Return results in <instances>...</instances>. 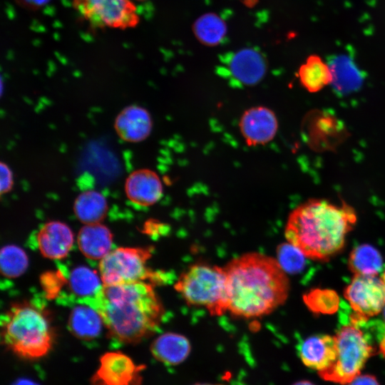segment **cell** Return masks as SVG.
Wrapping results in <instances>:
<instances>
[{"mask_svg":"<svg viewBox=\"0 0 385 385\" xmlns=\"http://www.w3.org/2000/svg\"><path fill=\"white\" fill-rule=\"evenodd\" d=\"M68 282L71 291L82 299L94 296L103 285L100 274L85 266L74 268Z\"/></svg>","mask_w":385,"mask_h":385,"instance_id":"obj_25","label":"cell"},{"mask_svg":"<svg viewBox=\"0 0 385 385\" xmlns=\"http://www.w3.org/2000/svg\"><path fill=\"white\" fill-rule=\"evenodd\" d=\"M307 307L314 312L330 314L334 312L339 304L337 294L331 290L316 289L304 296Z\"/></svg>","mask_w":385,"mask_h":385,"instance_id":"obj_27","label":"cell"},{"mask_svg":"<svg viewBox=\"0 0 385 385\" xmlns=\"http://www.w3.org/2000/svg\"><path fill=\"white\" fill-rule=\"evenodd\" d=\"M349 385H379L375 376L369 374L359 375Z\"/></svg>","mask_w":385,"mask_h":385,"instance_id":"obj_30","label":"cell"},{"mask_svg":"<svg viewBox=\"0 0 385 385\" xmlns=\"http://www.w3.org/2000/svg\"><path fill=\"white\" fill-rule=\"evenodd\" d=\"M24 4L31 7H39L47 4L50 0H20Z\"/></svg>","mask_w":385,"mask_h":385,"instance_id":"obj_31","label":"cell"},{"mask_svg":"<svg viewBox=\"0 0 385 385\" xmlns=\"http://www.w3.org/2000/svg\"><path fill=\"white\" fill-rule=\"evenodd\" d=\"M138 1H143V0H138Z\"/></svg>","mask_w":385,"mask_h":385,"instance_id":"obj_38","label":"cell"},{"mask_svg":"<svg viewBox=\"0 0 385 385\" xmlns=\"http://www.w3.org/2000/svg\"><path fill=\"white\" fill-rule=\"evenodd\" d=\"M12 385H38L36 383L27 380V379H19L14 382Z\"/></svg>","mask_w":385,"mask_h":385,"instance_id":"obj_32","label":"cell"},{"mask_svg":"<svg viewBox=\"0 0 385 385\" xmlns=\"http://www.w3.org/2000/svg\"><path fill=\"white\" fill-rule=\"evenodd\" d=\"M277 255V261L286 272L297 273L304 267L306 257L289 242L279 245Z\"/></svg>","mask_w":385,"mask_h":385,"instance_id":"obj_28","label":"cell"},{"mask_svg":"<svg viewBox=\"0 0 385 385\" xmlns=\"http://www.w3.org/2000/svg\"><path fill=\"white\" fill-rule=\"evenodd\" d=\"M124 188L128 199L142 207L155 204L163 194V186L158 175L148 168L130 173L125 181Z\"/></svg>","mask_w":385,"mask_h":385,"instance_id":"obj_13","label":"cell"},{"mask_svg":"<svg viewBox=\"0 0 385 385\" xmlns=\"http://www.w3.org/2000/svg\"><path fill=\"white\" fill-rule=\"evenodd\" d=\"M189 340L183 335L166 332L154 339L150 352L158 361L170 366L181 364L190 353Z\"/></svg>","mask_w":385,"mask_h":385,"instance_id":"obj_17","label":"cell"},{"mask_svg":"<svg viewBox=\"0 0 385 385\" xmlns=\"http://www.w3.org/2000/svg\"><path fill=\"white\" fill-rule=\"evenodd\" d=\"M114 128L121 140L128 143H139L150 135L153 120L145 108L130 105L118 114L115 119Z\"/></svg>","mask_w":385,"mask_h":385,"instance_id":"obj_14","label":"cell"},{"mask_svg":"<svg viewBox=\"0 0 385 385\" xmlns=\"http://www.w3.org/2000/svg\"><path fill=\"white\" fill-rule=\"evenodd\" d=\"M1 340L18 356L34 360L51 351L54 334L40 308L29 303L18 304L1 318Z\"/></svg>","mask_w":385,"mask_h":385,"instance_id":"obj_4","label":"cell"},{"mask_svg":"<svg viewBox=\"0 0 385 385\" xmlns=\"http://www.w3.org/2000/svg\"><path fill=\"white\" fill-rule=\"evenodd\" d=\"M344 294L354 312L351 322L355 324L379 314L385 307V283L377 275H354Z\"/></svg>","mask_w":385,"mask_h":385,"instance_id":"obj_9","label":"cell"},{"mask_svg":"<svg viewBox=\"0 0 385 385\" xmlns=\"http://www.w3.org/2000/svg\"><path fill=\"white\" fill-rule=\"evenodd\" d=\"M223 268L228 311L235 316L253 318L269 314L288 297L289 279L275 258L249 252L234 258Z\"/></svg>","mask_w":385,"mask_h":385,"instance_id":"obj_1","label":"cell"},{"mask_svg":"<svg viewBox=\"0 0 385 385\" xmlns=\"http://www.w3.org/2000/svg\"><path fill=\"white\" fill-rule=\"evenodd\" d=\"M29 266V259L25 251L14 245L3 247L0 252V267L3 275L16 278L23 274Z\"/></svg>","mask_w":385,"mask_h":385,"instance_id":"obj_26","label":"cell"},{"mask_svg":"<svg viewBox=\"0 0 385 385\" xmlns=\"http://www.w3.org/2000/svg\"><path fill=\"white\" fill-rule=\"evenodd\" d=\"M329 67L332 73V83L338 91L348 93L361 86V74L348 56L340 55L335 57Z\"/></svg>","mask_w":385,"mask_h":385,"instance_id":"obj_22","label":"cell"},{"mask_svg":"<svg viewBox=\"0 0 385 385\" xmlns=\"http://www.w3.org/2000/svg\"><path fill=\"white\" fill-rule=\"evenodd\" d=\"M227 25L215 13H206L198 17L193 24V32L200 43L214 46L220 44L227 34Z\"/></svg>","mask_w":385,"mask_h":385,"instance_id":"obj_24","label":"cell"},{"mask_svg":"<svg viewBox=\"0 0 385 385\" xmlns=\"http://www.w3.org/2000/svg\"><path fill=\"white\" fill-rule=\"evenodd\" d=\"M73 6L95 27L125 29L139 21L132 0H73Z\"/></svg>","mask_w":385,"mask_h":385,"instance_id":"obj_8","label":"cell"},{"mask_svg":"<svg viewBox=\"0 0 385 385\" xmlns=\"http://www.w3.org/2000/svg\"><path fill=\"white\" fill-rule=\"evenodd\" d=\"M0 176L1 194L4 195L10 192L14 185L13 173L9 165L4 162L0 163Z\"/></svg>","mask_w":385,"mask_h":385,"instance_id":"obj_29","label":"cell"},{"mask_svg":"<svg viewBox=\"0 0 385 385\" xmlns=\"http://www.w3.org/2000/svg\"><path fill=\"white\" fill-rule=\"evenodd\" d=\"M150 247H118L111 250L99 263V274L103 285L161 280L147 265L151 257Z\"/></svg>","mask_w":385,"mask_h":385,"instance_id":"obj_7","label":"cell"},{"mask_svg":"<svg viewBox=\"0 0 385 385\" xmlns=\"http://www.w3.org/2000/svg\"><path fill=\"white\" fill-rule=\"evenodd\" d=\"M379 351L384 357H385V333L382 337L381 342L379 343Z\"/></svg>","mask_w":385,"mask_h":385,"instance_id":"obj_33","label":"cell"},{"mask_svg":"<svg viewBox=\"0 0 385 385\" xmlns=\"http://www.w3.org/2000/svg\"><path fill=\"white\" fill-rule=\"evenodd\" d=\"M74 307L68 318V329L76 337L91 340L99 336L104 325L99 313L86 304Z\"/></svg>","mask_w":385,"mask_h":385,"instance_id":"obj_19","label":"cell"},{"mask_svg":"<svg viewBox=\"0 0 385 385\" xmlns=\"http://www.w3.org/2000/svg\"><path fill=\"white\" fill-rule=\"evenodd\" d=\"M81 252L91 260H102L111 249L113 235L101 223L84 225L78 234Z\"/></svg>","mask_w":385,"mask_h":385,"instance_id":"obj_18","label":"cell"},{"mask_svg":"<svg viewBox=\"0 0 385 385\" xmlns=\"http://www.w3.org/2000/svg\"><path fill=\"white\" fill-rule=\"evenodd\" d=\"M298 76L301 84L310 93L319 91L332 81L329 65L316 54L307 57L299 67Z\"/></svg>","mask_w":385,"mask_h":385,"instance_id":"obj_21","label":"cell"},{"mask_svg":"<svg viewBox=\"0 0 385 385\" xmlns=\"http://www.w3.org/2000/svg\"><path fill=\"white\" fill-rule=\"evenodd\" d=\"M267 69L265 57L254 48H244L234 52L227 63L230 76L245 86L258 83L265 76Z\"/></svg>","mask_w":385,"mask_h":385,"instance_id":"obj_12","label":"cell"},{"mask_svg":"<svg viewBox=\"0 0 385 385\" xmlns=\"http://www.w3.org/2000/svg\"><path fill=\"white\" fill-rule=\"evenodd\" d=\"M381 279H383V281L385 283V267L383 268L382 274H381Z\"/></svg>","mask_w":385,"mask_h":385,"instance_id":"obj_35","label":"cell"},{"mask_svg":"<svg viewBox=\"0 0 385 385\" xmlns=\"http://www.w3.org/2000/svg\"><path fill=\"white\" fill-rule=\"evenodd\" d=\"M302 363L318 371L331 366L337 357V344L334 336L318 334L307 337L299 348Z\"/></svg>","mask_w":385,"mask_h":385,"instance_id":"obj_16","label":"cell"},{"mask_svg":"<svg viewBox=\"0 0 385 385\" xmlns=\"http://www.w3.org/2000/svg\"><path fill=\"white\" fill-rule=\"evenodd\" d=\"M334 337L336 359L318 374L324 380L348 384L360 375L366 361L374 354V348L357 324L353 323L342 327Z\"/></svg>","mask_w":385,"mask_h":385,"instance_id":"obj_6","label":"cell"},{"mask_svg":"<svg viewBox=\"0 0 385 385\" xmlns=\"http://www.w3.org/2000/svg\"><path fill=\"white\" fill-rule=\"evenodd\" d=\"M356 222L354 208L342 202L310 199L294 209L287 221L285 237L306 257L327 260L344 246Z\"/></svg>","mask_w":385,"mask_h":385,"instance_id":"obj_3","label":"cell"},{"mask_svg":"<svg viewBox=\"0 0 385 385\" xmlns=\"http://www.w3.org/2000/svg\"><path fill=\"white\" fill-rule=\"evenodd\" d=\"M108 202L99 191L87 190L80 193L73 204L76 217L85 225L101 223L108 212Z\"/></svg>","mask_w":385,"mask_h":385,"instance_id":"obj_20","label":"cell"},{"mask_svg":"<svg viewBox=\"0 0 385 385\" xmlns=\"http://www.w3.org/2000/svg\"><path fill=\"white\" fill-rule=\"evenodd\" d=\"M81 302L95 309L109 336L123 344H137L152 334L164 314L153 286L145 281L103 285Z\"/></svg>","mask_w":385,"mask_h":385,"instance_id":"obj_2","label":"cell"},{"mask_svg":"<svg viewBox=\"0 0 385 385\" xmlns=\"http://www.w3.org/2000/svg\"><path fill=\"white\" fill-rule=\"evenodd\" d=\"M175 289L188 304L205 307L212 316H220L228 311L223 267L194 264L180 276Z\"/></svg>","mask_w":385,"mask_h":385,"instance_id":"obj_5","label":"cell"},{"mask_svg":"<svg viewBox=\"0 0 385 385\" xmlns=\"http://www.w3.org/2000/svg\"><path fill=\"white\" fill-rule=\"evenodd\" d=\"M239 127L246 143L255 146L265 145L274 138L278 130V121L271 109L256 106L244 112Z\"/></svg>","mask_w":385,"mask_h":385,"instance_id":"obj_11","label":"cell"},{"mask_svg":"<svg viewBox=\"0 0 385 385\" xmlns=\"http://www.w3.org/2000/svg\"><path fill=\"white\" fill-rule=\"evenodd\" d=\"M292 385H314V384L309 381H300L294 383Z\"/></svg>","mask_w":385,"mask_h":385,"instance_id":"obj_34","label":"cell"},{"mask_svg":"<svg viewBox=\"0 0 385 385\" xmlns=\"http://www.w3.org/2000/svg\"><path fill=\"white\" fill-rule=\"evenodd\" d=\"M348 267L354 275H377L383 270L382 257L373 246L361 245L351 252Z\"/></svg>","mask_w":385,"mask_h":385,"instance_id":"obj_23","label":"cell"},{"mask_svg":"<svg viewBox=\"0 0 385 385\" xmlns=\"http://www.w3.org/2000/svg\"><path fill=\"white\" fill-rule=\"evenodd\" d=\"M383 316H384V321H385V307L383 309Z\"/></svg>","mask_w":385,"mask_h":385,"instance_id":"obj_37","label":"cell"},{"mask_svg":"<svg viewBox=\"0 0 385 385\" xmlns=\"http://www.w3.org/2000/svg\"><path fill=\"white\" fill-rule=\"evenodd\" d=\"M195 385H224V384H197Z\"/></svg>","mask_w":385,"mask_h":385,"instance_id":"obj_36","label":"cell"},{"mask_svg":"<svg viewBox=\"0 0 385 385\" xmlns=\"http://www.w3.org/2000/svg\"><path fill=\"white\" fill-rule=\"evenodd\" d=\"M71 228L60 221L45 223L36 235L38 248L41 255L49 259L59 260L67 256L73 245Z\"/></svg>","mask_w":385,"mask_h":385,"instance_id":"obj_15","label":"cell"},{"mask_svg":"<svg viewBox=\"0 0 385 385\" xmlns=\"http://www.w3.org/2000/svg\"><path fill=\"white\" fill-rule=\"evenodd\" d=\"M143 366L120 351L104 353L91 378V385H140Z\"/></svg>","mask_w":385,"mask_h":385,"instance_id":"obj_10","label":"cell"}]
</instances>
